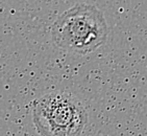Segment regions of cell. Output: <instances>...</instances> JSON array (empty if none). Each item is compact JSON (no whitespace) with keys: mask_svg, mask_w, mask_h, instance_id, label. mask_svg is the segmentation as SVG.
Listing matches in <instances>:
<instances>
[{"mask_svg":"<svg viewBox=\"0 0 147 136\" xmlns=\"http://www.w3.org/2000/svg\"><path fill=\"white\" fill-rule=\"evenodd\" d=\"M108 23L95 5L78 3L59 15L51 26V38L61 49L88 54L107 42Z\"/></svg>","mask_w":147,"mask_h":136,"instance_id":"cell-1","label":"cell"},{"mask_svg":"<svg viewBox=\"0 0 147 136\" xmlns=\"http://www.w3.org/2000/svg\"><path fill=\"white\" fill-rule=\"evenodd\" d=\"M32 118L41 136H80L88 113L75 97L52 91L32 103Z\"/></svg>","mask_w":147,"mask_h":136,"instance_id":"cell-2","label":"cell"}]
</instances>
